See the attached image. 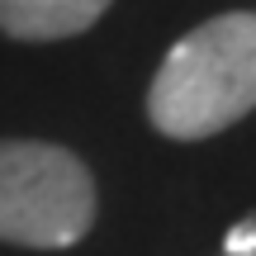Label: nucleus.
Returning <instances> with one entry per match:
<instances>
[{"label":"nucleus","mask_w":256,"mask_h":256,"mask_svg":"<svg viewBox=\"0 0 256 256\" xmlns=\"http://www.w3.org/2000/svg\"><path fill=\"white\" fill-rule=\"evenodd\" d=\"M256 110V14L232 10L190 28L147 90V119L176 142H200Z\"/></svg>","instance_id":"1"},{"label":"nucleus","mask_w":256,"mask_h":256,"mask_svg":"<svg viewBox=\"0 0 256 256\" xmlns=\"http://www.w3.org/2000/svg\"><path fill=\"white\" fill-rule=\"evenodd\" d=\"M95 223V180L66 147L0 142V242L76 247Z\"/></svg>","instance_id":"2"},{"label":"nucleus","mask_w":256,"mask_h":256,"mask_svg":"<svg viewBox=\"0 0 256 256\" xmlns=\"http://www.w3.org/2000/svg\"><path fill=\"white\" fill-rule=\"evenodd\" d=\"M114 0H0V34L24 43H52V38L86 34Z\"/></svg>","instance_id":"3"},{"label":"nucleus","mask_w":256,"mask_h":256,"mask_svg":"<svg viewBox=\"0 0 256 256\" xmlns=\"http://www.w3.org/2000/svg\"><path fill=\"white\" fill-rule=\"evenodd\" d=\"M223 247H228V256H256V218H242Z\"/></svg>","instance_id":"4"}]
</instances>
